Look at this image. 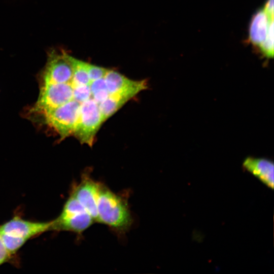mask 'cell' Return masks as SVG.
<instances>
[{"mask_svg":"<svg viewBox=\"0 0 274 274\" xmlns=\"http://www.w3.org/2000/svg\"><path fill=\"white\" fill-rule=\"evenodd\" d=\"M97 221L119 236L123 235L133 223L127 197L115 193L101 183L97 200Z\"/></svg>","mask_w":274,"mask_h":274,"instance_id":"6da1fadb","label":"cell"},{"mask_svg":"<svg viewBox=\"0 0 274 274\" xmlns=\"http://www.w3.org/2000/svg\"><path fill=\"white\" fill-rule=\"evenodd\" d=\"M51 229L56 231H67L81 235L95 222L75 197L70 194L61 212L51 221Z\"/></svg>","mask_w":274,"mask_h":274,"instance_id":"7a4b0ae2","label":"cell"},{"mask_svg":"<svg viewBox=\"0 0 274 274\" xmlns=\"http://www.w3.org/2000/svg\"><path fill=\"white\" fill-rule=\"evenodd\" d=\"M103 122L98 105L90 98L81 104L79 117L73 135L81 144L91 147Z\"/></svg>","mask_w":274,"mask_h":274,"instance_id":"3957f363","label":"cell"},{"mask_svg":"<svg viewBox=\"0 0 274 274\" xmlns=\"http://www.w3.org/2000/svg\"><path fill=\"white\" fill-rule=\"evenodd\" d=\"M101 183L94 180L89 172H84L80 183L73 186L71 192L95 222L97 221V200Z\"/></svg>","mask_w":274,"mask_h":274,"instance_id":"277c9868","label":"cell"},{"mask_svg":"<svg viewBox=\"0 0 274 274\" xmlns=\"http://www.w3.org/2000/svg\"><path fill=\"white\" fill-rule=\"evenodd\" d=\"M51 222H33L15 217L0 226V234L17 239L25 244L30 238L51 229Z\"/></svg>","mask_w":274,"mask_h":274,"instance_id":"5b68a950","label":"cell"},{"mask_svg":"<svg viewBox=\"0 0 274 274\" xmlns=\"http://www.w3.org/2000/svg\"><path fill=\"white\" fill-rule=\"evenodd\" d=\"M243 167L271 189L274 186V164L272 161L264 158L248 157Z\"/></svg>","mask_w":274,"mask_h":274,"instance_id":"8992f818","label":"cell"},{"mask_svg":"<svg viewBox=\"0 0 274 274\" xmlns=\"http://www.w3.org/2000/svg\"><path fill=\"white\" fill-rule=\"evenodd\" d=\"M147 88L146 86H141L109 94L106 99L98 105L104 122L112 116L129 100Z\"/></svg>","mask_w":274,"mask_h":274,"instance_id":"52a82bcc","label":"cell"},{"mask_svg":"<svg viewBox=\"0 0 274 274\" xmlns=\"http://www.w3.org/2000/svg\"><path fill=\"white\" fill-rule=\"evenodd\" d=\"M273 18L269 17L264 9L257 11L250 22L248 39L253 45L258 47L265 40Z\"/></svg>","mask_w":274,"mask_h":274,"instance_id":"ba28073f","label":"cell"},{"mask_svg":"<svg viewBox=\"0 0 274 274\" xmlns=\"http://www.w3.org/2000/svg\"><path fill=\"white\" fill-rule=\"evenodd\" d=\"M109 94L120 92L138 86L147 85L146 80H130L116 71H108L104 77Z\"/></svg>","mask_w":274,"mask_h":274,"instance_id":"9c48e42d","label":"cell"},{"mask_svg":"<svg viewBox=\"0 0 274 274\" xmlns=\"http://www.w3.org/2000/svg\"><path fill=\"white\" fill-rule=\"evenodd\" d=\"M73 75L71 83L74 85H89L87 69V62L78 60L72 57Z\"/></svg>","mask_w":274,"mask_h":274,"instance_id":"30bf717a","label":"cell"},{"mask_svg":"<svg viewBox=\"0 0 274 274\" xmlns=\"http://www.w3.org/2000/svg\"><path fill=\"white\" fill-rule=\"evenodd\" d=\"M262 54L267 58L273 55V23L270 25L265 40L258 47Z\"/></svg>","mask_w":274,"mask_h":274,"instance_id":"8fae6325","label":"cell"},{"mask_svg":"<svg viewBox=\"0 0 274 274\" xmlns=\"http://www.w3.org/2000/svg\"><path fill=\"white\" fill-rule=\"evenodd\" d=\"M72 85L73 87L72 100L76 101L81 104L91 98L89 85H74L72 84Z\"/></svg>","mask_w":274,"mask_h":274,"instance_id":"7c38bea8","label":"cell"},{"mask_svg":"<svg viewBox=\"0 0 274 274\" xmlns=\"http://www.w3.org/2000/svg\"><path fill=\"white\" fill-rule=\"evenodd\" d=\"M87 72L90 82L103 78L106 76L109 69L96 66L93 64L87 63Z\"/></svg>","mask_w":274,"mask_h":274,"instance_id":"4fadbf2b","label":"cell"},{"mask_svg":"<svg viewBox=\"0 0 274 274\" xmlns=\"http://www.w3.org/2000/svg\"><path fill=\"white\" fill-rule=\"evenodd\" d=\"M10 256L0 235V265L6 262Z\"/></svg>","mask_w":274,"mask_h":274,"instance_id":"5bb4252c","label":"cell"},{"mask_svg":"<svg viewBox=\"0 0 274 274\" xmlns=\"http://www.w3.org/2000/svg\"><path fill=\"white\" fill-rule=\"evenodd\" d=\"M263 9L269 17L273 18V0H267Z\"/></svg>","mask_w":274,"mask_h":274,"instance_id":"9a60e30c","label":"cell"}]
</instances>
